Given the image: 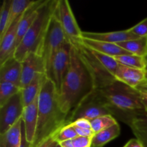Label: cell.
Instances as JSON below:
<instances>
[{"label":"cell","mask_w":147,"mask_h":147,"mask_svg":"<svg viewBox=\"0 0 147 147\" xmlns=\"http://www.w3.org/2000/svg\"><path fill=\"white\" fill-rule=\"evenodd\" d=\"M96 89L91 73L80 57L78 49L72 45L70 67L57 97L60 109L69 116Z\"/></svg>","instance_id":"6da1fadb"},{"label":"cell","mask_w":147,"mask_h":147,"mask_svg":"<svg viewBox=\"0 0 147 147\" xmlns=\"http://www.w3.org/2000/svg\"><path fill=\"white\" fill-rule=\"evenodd\" d=\"M57 97L54 83L45 76L39 94L37 129L31 147L39 146L67 124L68 116L60 109Z\"/></svg>","instance_id":"7a4b0ae2"},{"label":"cell","mask_w":147,"mask_h":147,"mask_svg":"<svg viewBox=\"0 0 147 147\" xmlns=\"http://www.w3.org/2000/svg\"><path fill=\"white\" fill-rule=\"evenodd\" d=\"M98 90L107 101L112 116L121 119L129 126L135 119L147 117V112L142 103L139 91L136 89L115 80L111 84Z\"/></svg>","instance_id":"3957f363"},{"label":"cell","mask_w":147,"mask_h":147,"mask_svg":"<svg viewBox=\"0 0 147 147\" xmlns=\"http://www.w3.org/2000/svg\"><path fill=\"white\" fill-rule=\"evenodd\" d=\"M57 0H45L39 9L37 18L16 48L14 57L22 62L31 53L38 54L55 10Z\"/></svg>","instance_id":"277c9868"},{"label":"cell","mask_w":147,"mask_h":147,"mask_svg":"<svg viewBox=\"0 0 147 147\" xmlns=\"http://www.w3.org/2000/svg\"><path fill=\"white\" fill-rule=\"evenodd\" d=\"M106 115L112 116V112L100 90L96 89L85 98L69 115L67 119V124L79 119H86L91 121L99 116Z\"/></svg>","instance_id":"5b68a950"},{"label":"cell","mask_w":147,"mask_h":147,"mask_svg":"<svg viewBox=\"0 0 147 147\" xmlns=\"http://www.w3.org/2000/svg\"><path fill=\"white\" fill-rule=\"evenodd\" d=\"M67 41L68 40L60 25L55 10L47 31L38 53V55L42 56L44 60L45 76L48 73L52 60L55 53L60 49V47Z\"/></svg>","instance_id":"8992f818"},{"label":"cell","mask_w":147,"mask_h":147,"mask_svg":"<svg viewBox=\"0 0 147 147\" xmlns=\"http://www.w3.org/2000/svg\"><path fill=\"white\" fill-rule=\"evenodd\" d=\"M55 14L69 42L73 45L80 43L82 32L67 0H57Z\"/></svg>","instance_id":"52a82bcc"},{"label":"cell","mask_w":147,"mask_h":147,"mask_svg":"<svg viewBox=\"0 0 147 147\" xmlns=\"http://www.w3.org/2000/svg\"><path fill=\"white\" fill-rule=\"evenodd\" d=\"M71 47V44L67 41L60 47L53 57L50 70L46 75V77L54 83L57 93L61 90L63 80L70 67Z\"/></svg>","instance_id":"ba28073f"},{"label":"cell","mask_w":147,"mask_h":147,"mask_svg":"<svg viewBox=\"0 0 147 147\" xmlns=\"http://www.w3.org/2000/svg\"><path fill=\"white\" fill-rule=\"evenodd\" d=\"M78 49L80 57L91 73L96 83V89L104 88L115 81V78L98 60L88 47L80 43L73 45Z\"/></svg>","instance_id":"9c48e42d"},{"label":"cell","mask_w":147,"mask_h":147,"mask_svg":"<svg viewBox=\"0 0 147 147\" xmlns=\"http://www.w3.org/2000/svg\"><path fill=\"white\" fill-rule=\"evenodd\" d=\"M24 109L21 90L0 107V134L7 131L22 118Z\"/></svg>","instance_id":"30bf717a"},{"label":"cell","mask_w":147,"mask_h":147,"mask_svg":"<svg viewBox=\"0 0 147 147\" xmlns=\"http://www.w3.org/2000/svg\"><path fill=\"white\" fill-rule=\"evenodd\" d=\"M38 74H45L44 60L37 53H31L22 62L20 88L30 84Z\"/></svg>","instance_id":"8fae6325"},{"label":"cell","mask_w":147,"mask_h":147,"mask_svg":"<svg viewBox=\"0 0 147 147\" xmlns=\"http://www.w3.org/2000/svg\"><path fill=\"white\" fill-rule=\"evenodd\" d=\"M22 16L14 20L4 36L0 38V65L4 63L7 59L14 56L17 47V36L19 24Z\"/></svg>","instance_id":"7c38bea8"},{"label":"cell","mask_w":147,"mask_h":147,"mask_svg":"<svg viewBox=\"0 0 147 147\" xmlns=\"http://www.w3.org/2000/svg\"><path fill=\"white\" fill-rule=\"evenodd\" d=\"M146 78V70L134 68L120 64H119L114 76L115 80L134 89H136Z\"/></svg>","instance_id":"4fadbf2b"},{"label":"cell","mask_w":147,"mask_h":147,"mask_svg":"<svg viewBox=\"0 0 147 147\" xmlns=\"http://www.w3.org/2000/svg\"><path fill=\"white\" fill-rule=\"evenodd\" d=\"M82 38L118 44V43L138 38V37L135 35L134 34H133L128 29V30H122V31L109 32H82Z\"/></svg>","instance_id":"5bb4252c"},{"label":"cell","mask_w":147,"mask_h":147,"mask_svg":"<svg viewBox=\"0 0 147 147\" xmlns=\"http://www.w3.org/2000/svg\"><path fill=\"white\" fill-rule=\"evenodd\" d=\"M21 77L22 62L14 56L0 65V82H8L20 88Z\"/></svg>","instance_id":"9a60e30c"},{"label":"cell","mask_w":147,"mask_h":147,"mask_svg":"<svg viewBox=\"0 0 147 147\" xmlns=\"http://www.w3.org/2000/svg\"><path fill=\"white\" fill-rule=\"evenodd\" d=\"M38 98L39 96L31 104L24 107L22 115L26 139L31 144L34 141L37 129L38 118Z\"/></svg>","instance_id":"2e32d148"},{"label":"cell","mask_w":147,"mask_h":147,"mask_svg":"<svg viewBox=\"0 0 147 147\" xmlns=\"http://www.w3.org/2000/svg\"><path fill=\"white\" fill-rule=\"evenodd\" d=\"M80 43L88 47L89 49L111 57L123 55L131 54L126 50L114 43L98 41V40H89V39L82 38Z\"/></svg>","instance_id":"e0dca14e"},{"label":"cell","mask_w":147,"mask_h":147,"mask_svg":"<svg viewBox=\"0 0 147 147\" xmlns=\"http://www.w3.org/2000/svg\"><path fill=\"white\" fill-rule=\"evenodd\" d=\"M45 1L39 0L35 1V2L26 11V12L23 14L21 20L20 22L18 27V31H17V47L21 42L23 37H24L27 32L33 24L34 20L37 18L39 13V9L40 8ZM16 47V48H17Z\"/></svg>","instance_id":"ac0fdd59"},{"label":"cell","mask_w":147,"mask_h":147,"mask_svg":"<svg viewBox=\"0 0 147 147\" xmlns=\"http://www.w3.org/2000/svg\"><path fill=\"white\" fill-rule=\"evenodd\" d=\"M22 118L9 129L0 134V147H20L22 136Z\"/></svg>","instance_id":"d6986e66"},{"label":"cell","mask_w":147,"mask_h":147,"mask_svg":"<svg viewBox=\"0 0 147 147\" xmlns=\"http://www.w3.org/2000/svg\"><path fill=\"white\" fill-rule=\"evenodd\" d=\"M45 74H38L29 85L21 89L22 98L24 107L31 104L40 94Z\"/></svg>","instance_id":"ffe728a7"},{"label":"cell","mask_w":147,"mask_h":147,"mask_svg":"<svg viewBox=\"0 0 147 147\" xmlns=\"http://www.w3.org/2000/svg\"><path fill=\"white\" fill-rule=\"evenodd\" d=\"M120 134L121 129L119 123L94 134L92 137V147H103L109 142L118 137Z\"/></svg>","instance_id":"44dd1931"},{"label":"cell","mask_w":147,"mask_h":147,"mask_svg":"<svg viewBox=\"0 0 147 147\" xmlns=\"http://www.w3.org/2000/svg\"><path fill=\"white\" fill-rule=\"evenodd\" d=\"M117 45L131 54L146 57L147 37H138L129 41L118 43Z\"/></svg>","instance_id":"7402d4cb"},{"label":"cell","mask_w":147,"mask_h":147,"mask_svg":"<svg viewBox=\"0 0 147 147\" xmlns=\"http://www.w3.org/2000/svg\"><path fill=\"white\" fill-rule=\"evenodd\" d=\"M113 57L116 61L120 65L134 67V68L142 69V70L147 69L146 57H141V56L132 54L123 55L116 56Z\"/></svg>","instance_id":"603a6c76"},{"label":"cell","mask_w":147,"mask_h":147,"mask_svg":"<svg viewBox=\"0 0 147 147\" xmlns=\"http://www.w3.org/2000/svg\"><path fill=\"white\" fill-rule=\"evenodd\" d=\"M34 2L35 1H30V0H12L11 9H10L9 27L14 20L22 16Z\"/></svg>","instance_id":"cb8c5ba5"},{"label":"cell","mask_w":147,"mask_h":147,"mask_svg":"<svg viewBox=\"0 0 147 147\" xmlns=\"http://www.w3.org/2000/svg\"><path fill=\"white\" fill-rule=\"evenodd\" d=\"M129 126L136 139L147 147V117L135 119Z\"/></svg>","instance_id":"d4e9b609"},{"label":"cell","mask_w":147,"mask_h":147,"mask_svg":"<svg viewBox=\"0 0 147 147\" xmlns=\"http://www.w3.org/2000/svg\"><path fill=\"white\" fill-rule=\"evenodd\" d=\"M116 123H118L117 121L111 115L99 116V117L90 121L91 129L94 132V134L111 127L112 126L116 124Z\"/></svg>","instance_id":"484cf974"},{"label":"cell","mask_w":147,"mask_h":147,"mask_svg":"<svg viewBox=\"0 0 147 147\" xmlns=\"http://www.w3.org/2000/svg\"><path fill=\"white\" fill-rule=\"evenodd\" d=\"M20 90L21 88L20 87L12 83L0 82V107Z\"/></svg>","instance_id":"4316f807"},{"label":"cell","mask_w":147,"mask_h":147,"mask_svg":"<svg viewBox=\"0 0 147 147\" xmlns=\"http://www.w3.org/2000/svg\"><path fill=\"white\" fill-rule=\"evenodd\" d=\"M12 0H4L0 11V38L4 36L9 27L10 9Z\"/></svg>","instance_id":"83f0119b"},{"label":"cell","mask_w":147,"mask_h":147,"mask_svg":"<svg viewBox=\"0 0 147 147\" xmlns=\"http://www.w3.org/2000/svg\"><path fill=\"white\" fill-rule=\"evenodd\" d=\"M90 50L92 51L93 54L94 55L95 57L98 59V60L107 70V71L114 77L115 73H116V70H117L118 66H119V63L116 61L114 57L107 55L103 54V53H98V52L94 51V50Z\"/></svg>","instance_id":"f1b7e54d"},{"label":"cell","mask_w":147,"mask_h":147,"mask_svg":"<svg viewBox=\"0 0 147 147\" xmlns=\"http://www.w3.org/2000/svg\"><path fill=\"white\" fill-rule=\"evenodd\" d=\"M78 134L76 130L71 124H67L60 129L53 136L54 139L58 143L65 142L67 140H70L78 137Z\"/></svg>","instance_id":"f546056e"},{"label":"cell","mask_w":147,"mask_h":147,"mask_svg":"<svg viewBox=\"0 0 147 147\" xmlns=\"http://www.w3.org/2000/svg\"><path fill=\"white\" fill-rule=\"evenodd\" d=\"M129 30L138 37H147V17Z\"/></svg>","instance_id":"4dcf8cb0"},{"label":"cell","mask_w":147,"mask_h":147,"mask_svg":"<svg viewBox=\"0 0 147 147\" xmlns=\"http://www.w3.org/2000/svg\"><path fill=\"white\" fill-rule=\"evenodd\" d=\"M73 147H92V137L78 136L72 139Z\"/></svg>","instance_id":"1f68e13d"},{"label":"cell","mask_w":147,"mask_h":147,"mask_svg":"<svg viewBox=\"0 0 147 147\" xmlns=\"http://www.w3.org/2000/svg\"><path fill=\"white\" fill-rule=\"evenodd\" d=\"M70 124L73 125L75 126H77L78 128L85 129H91V124H90V121L87 120L86 119H79L76 120L75 121L70 123Z\"/></svg>","instance_id":"d6a6232c"},{"label":"cell","mask_w":147,"mask_h":147,"mask_svg":"<svg viewBox=\"0 0 147 147\" xmlns=\"http://www.w3.org/2000/svg\"><path fill=\"white\" fill-rule=\"evenodd\" d=\"M69 124V123H68ZM72 125V124H71ZM73 128L76 130V133H77L78 136H85V137H93L94 135V132L93 131L92 129H81V128H78L77 126H75L72 125Z\"/></svg>","instance_id":"836d02e7"},{"label":"cell","mask_w":147,"mask_h":147,"mask_svg":"<svg viewBox=\"0 0 147 147\" xmlns=\"http://www.w3.org/2000/svg\"><path fill=\"white\" fill-rule=\"evenodd\" d=\"M58 142L54 139L53 136L49 138V139H46L45 141H44L42 143L40 144L37 147H56L58 145Z\"/></svg>","instance_id":"e575fe53"},{"label":"cell","mask_w":147,"mask_h":147,"mask_svg":"<svg viewBox=\"0 0 147 147\" xmlns=\"http://www.w3.org/2000/svg\"><path fill=\"white\" fill-rule=\"evenodd\" d=\"M123 147H145V146L139 139H132L129 140Z\"/></svg>","instance_id":"d590c367"},{"label":"cell","mask_w":147,"mask_h":147,"mask_svg":"<svg viewBox=\"0 0 147 147\" xmlns=\"http://www.w3.org/2000/svg\"><path fill=\"white\" fill-rule=\"evenodd\" d=\"M20 147H31V144L29 143L26 139L25 132H24V124L22 123V143Z\"/></svg>","instance_id":"8d00e7d4"},{"label":"cell","mask_w":147,"mask_h":147,"mask_svg":"<svg viewBox=\"0 0 147 147\" xmlns=\"http://www.w3.org/2000/svg\"><path fill=\"white\" fill-rule=\"evenodd\" d=\"M139 94H140V97L141 99H142V103H143L145 109H146L147 112V92L139 91Z\"/></svg>","instance_id":"74e56055"},{"label":"cell","mask_w":147,"mask_h":147,"mask_svg":"<svg viewBox=\"0 0 147 147\" xmlns=\"http://www.w3.org/2000/svg\"><path fill=\"white\" fill-rule=\"evenodd\" d=\"M136 90H139V91L147 92V78L146 80H144V81L136 88Z\"/></svg>","instance_id":"f35d334b"},{"label":"cell","mask_w":147,"mask_h":147,"mask_svg":"<svg viewBox=\"0 0 147 147\" xmlns=\"http://www.w3.org/2000/svg\"><path fill=\"white\" fill-rule=\"evenodd\" d=\"M56 147H61V146H60V144H58V145H57V146H56Z\"/></svg>","instance_id":"ab89813d"},{"label":"cell","mask_w":147,"mask_h":147,"mask_svg":"<svg viewBox=\"0 0 147 147\" xmlns=\"http://www.w3.org/2000/svg\"><path fill=\"white\" fill-rule=\"evenodd\" d=\"M146 60H147V56H146ZM146 70H147V69H146Z\"/></svg>","instance_id":"60d3db41"}]
</instances>
